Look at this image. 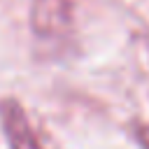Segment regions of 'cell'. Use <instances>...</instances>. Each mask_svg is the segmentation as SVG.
Returning a JSON list of instances; mask_svg holds the SVG:
<instances>
[{
  "label": "cell",
  "mask_w": 149,
  "mask_h": 149,
  "mask_svg": "<svg viewBox=\"0 0 149 149\" xmlns=\"http://www.w3.org/2000/svg\"><path fill=\"white\" fill-rule=\"evenodd\" d=\"M0 121L5 128V137L12 149H42L40 140L35 137V130L30 128L26 112L14 100L0 102Z\"/></svg>",
  "instance_id": "1"
}]
</instances>
